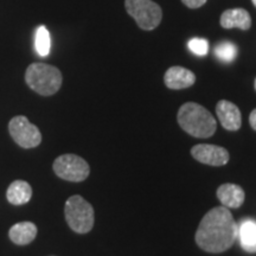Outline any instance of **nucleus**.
Segmentation results:
<instances>
[{
	"mask_svg": "<svg viewBox=\"0 0 256 256\" xmlns=\"http://www.w3.org/2000/svg\"><path fill=\"white\" fill-rule=\"evenodd\" d=\"M238 224L228 208L217 206L208 211L196 232L198 247L208 252H223L238 240Z\"/></svg>",
	"mask_w": 256,
	"mask_h": 256,
	"instance_id": "nucleus-1",
	"label": "nucleus"
},
{
	"mask_svg": "<svg viewBox=\"0 0 256 256\" xmlns=\"http://www.w3.org/2000/svg\"><path fill=\"white\" fill-rule=\"evenodd\" d=\"M178 122L185 132L194 138H209L217 127L210 112L194 102H188L179 108Z\"/></svg>",
	"mask_w": 256,
	"mask_h": 256,
	"instance_id": "nucleus-2",
	"label": "nucleus"
},
{
	"mask_svg": "<svg viewBox=\"0 0 256 256\" xmlns=\"http://www.w3.org/2000/svg\"><path fill=\"white\" fill-rule=\"evenodd\" d=\"M25 81L32 90L40 95L50 96L60 90L62 86V74L56 66L46 63H34L28 66Z\"/></svg>",
	"mask_w": 256,
	"mask_h": 256,
	"instance_id": "nucleus-3",
	"label": "nucleus"
},
{
	"mask_svg": "<svg viewBox=\"0 0 256 256\" xmlns=\"http://www.w3.org/2000/svg\"><path fill=\"white\" fill-rule=\"evenodd\" d=\"M66 220L75 232H89L94 226V209L81 196L70 197L66 203Z\"/></svg>",
	"mask_w": 256,
	"mask_h": 256,
	"instance_id": "nucleus-4",
	"label": "nucleus"
},
{
	"mask_svg": "<svg viewBox=\"0 0 256 256\" xmlns=\"http://www.w3.org/2000/svg\"><path fill=\"white\" fill-rule=\"evenodd\" d=\"M126 11L136 19L140 28L151 31L162 19V8L153 0H124Z\"/></svg>",
	"mask_w": 256,
	"mask_h": 256,
	"instance_id": "nucleus-5",
	"label": "nucleus"
},
{
	"mask_svg": "<svg viewBox=\"0 0 256 256\" xmlns=\"http://www.w3.org/2000/svg\"><path fill=\"white\" fill-rule=\"evenodd\" d=\"M54 171L60 178L69 182H82L88 178V162L76 154H63L54 162Z\"/></svg>",
	"mask_w": 256,
	"mask_h": 256,
	"instance_id": "nucleus-6",
	"label": "nucleus"
},
{
	"mask_svg": "<svg viewBox=\"0 0 256 256\" xmlns=\"http://www.w3.org/2000/svg\"><path fill=\"white\" fill-rule=\"evenodd\" d=\"M8 130L14 142L23 148H34L42 142L40 130L23 115L14 116L10 121Z\"/></svg>",
	"mask_w": 256,
	"mask_h": 256,
	"instance_id": "nucleus-7",
	"label": "nucleus"
},
{
	"mask_svg": "<svg viewBox=\"0 0 256 256\" xmlns=\"http://www.w3.org/2000/svg\"><path fill=\"white\" fill-rule=\"evenodd\" d=\"M191 154L202 164L211 166H223L229 162V152L220 146L200 144L192 147Z\"/></svg>",
	"mask_w": 256,
	"mask_h": 256,
	"instance_id": "nucleus-8",
	"label": "nucleus"
},
{
	"mask_svg": "<svg viewBox=\"0 0 256 256\" xmlns=\"http://www.w3.org/2000/svg\"><path fill=\"white\" fill-rule=\"evenodd\" d=\"M216 114L222 126L228 130H238L241 128L242 115L238 107L232 102L222 100L216 106Z\"/></svg>",
	"mask_w": 256,
	"mask_h": 256,
	"instance_id": "nucleus-9",
	"label": "nucleus"
},
{
	"mask_svg": "<svg viewBox=\"0 0 256 256\" xmlns=\"http://www.w3.org/2000/svg\"><path fill=\"white\" fill-rule=\"evenodd\" d=\"M164 81L170 89H185L196 82V76L183 66H171L165 74Z\"/></svg>",
	"mask_w": 256,
	"mask_h": 256,
	"instance_id": "nucleus-10",
	"label": "nucleus"
},
{
	"mask_svg": "<svg viewBox=\"0 0 256 256\" xmlns=\"http://www.w3.org/2000/svg\"><path fill=\"white\" fill-rule=\"evenodd\" d=\"M220 24L224 28H238L241 30H248L252 26V18L247 10L229 8L220 16Z\"/></svg>",
	"mask_w": 256,
	"mask_h": 256,
	"instance_id": "nucleus-11",
	"label": "nucleus"
},
{
	"mask_svg": "<svg viewBox=\"0 0 256 256\" xmlns=\"http://www.w3.org/2000/svg\"><path fill=\"white\" fill-rule=\"evenodd\" d=\"M217 197L223 204V206L228 208V209H238L244 202L246 194L241 186L236 184L226 183L218 188Z\"/></svg>",
	"mask_w": 256,
	"mask_h": 256,
	"instance_id": "nucleus-12",
	"label": "nucleus"
},
{
	"mask_svg": "<svg viewBox=\"0 0 256 256\" xmlns=\"http://www.w3.org/2000/svg\"><path fill=\"white\" fill-rule=\"evenodd\" d=\"M10 238L12 242L19 246L28 244L34 241L37 235V226L31 222H20L14 224L10 229Z\"/></svg>",
	"mask_w": 256,
	"mask_h": 256,
	"instance_id": "nucleus-13",
	"label": "nucleus"
},
{
	"mask_svg": "<svg viewBox=\"0 0 256 256\" xmlns=\"http://www.w3.org/2000/svg\"><path fill=\"white\" fill-rule=\"evenodd\" d=\"M238 238L241 247L248 252H256V222L252 220H243L238 226Z\"/></svg>",
	"mask_w": 256,
	"mask_h": 256,
	"instance_id": "nucleus-14",
	"label": "nucleus"
},
{
	"mask_svg": "<svg viewBox=\"0 0 256 256\" xmlns=\"http://www.w3.org/2000/svg\"><path fill=\"white\" fill-rule=\"evenodd\" d=\"M32 188L30 184L24 180H16L10 185L6 192L8 200L14 206H23L31 200Z\"/></svg>",
	"mask_w": 256,
	"mask_h": 256,
	"instance_id": "nucleus-15",
	"label": "nucleus"
},
{
	"mask_svg": "<svg viewBox=\"0 0 256 256\" xmlns=\"http://www.w3.org/2000/svg\"><path fill=\"white\" fill-rule=\"evenodd\" d=\"M34 46H36V51L40 56L46 57L50 54V48H51L50 32L48 31V28L44 26V25H42V26L37 28Z\"/></svg>",
	"mask_w": 256,
	"mask_h": 256,
	"instance_id": "nucleus-16",
	"label": "nucleus"
},
{
	"mask_svg": "<svg viewBox=\"0 0 256 256\" xmlns=\"http://www.w3.org/2000/svg\"><path fill=\"white\" fill-rule=\"evenodd\" d=\"M215 54L223 62H232L238 56V48L232 42H222L217 44L215 48Z\"/></svg>",
	"mask_w": 256,
	"mask_h": 256,
	"instance_id": "nucleus-17",
	"label": "nucleus"
},
{
	"mask_svg": "<svg viewBox=\"0 0 256 256\" xmlns=\"http://www.w3.org/2000/svg\"><path fill=\"white\" fill-rule=\"evenodd\" d=\"M188 49H190L194 55L206 56L209 51V43L204 38H192L188 42Z\"/></svg>",
	"mask_w": 256,
	"mask_h": 256,
	"instance_id": "nucleus-18",
	"label": "nucleus"
},
{
	"mask_svg": "<svg viewBox=\"0 0 256 256\" xmlns=\"http://www.w3.org/2000/svg\"><path fill=\"white\" fill-rule=\"evenodd\" d=\"M182 2L188 8H198L206 4V0H182Z\"/></svg>",
	"mask_w": 256,
	"mask_h": 256,
	"instance_id": "nucleus-19",
	"label": "nucleus"
},
{
	"mask_svg": "<svg viewBox=\"0 0 256 256\" xmlns=\"http://www.w3.org/2000/svg\"><path fill=\"white\" fill-rule=\"evenodd\" d=\"M249 122H250V126L252 130H256V110H254L249 115Z\"/></svg>",
	"mask_w": 256,
	"mask_h": 256,
	"instance_id": "nucleus-20",
	"label": "nucleus"
},
{
	"mask_svg": "<svg viewBox=\"0 0 256 256\" xmlns=\"http://www.w3.org/2000/svg\"><path fill=\"white\" fill-rule=\"evenodd\" d=\"M252 4H254L255 8H256V0H252Z\"/></svg>",
	"mask_w": 256,
	"mask_h": 256,
	"instance_id": "nucleus-21",
	"label": "nucleus"
},
{
	"mask_svg": "<svg viewBox=\"0 0 256 256\" xmlns=\"http://www.w3.org/2000/svg\"><path fill=\"white\" fill-rule=\"evenodd\" d=\"M255 89H256V78H255Z\"/></svg>",
	"mask_w": 256,
	"mask_h": 256,
	"instance_id": "nucleus-22",
	"label": "nucleus"
}]
</instances>
